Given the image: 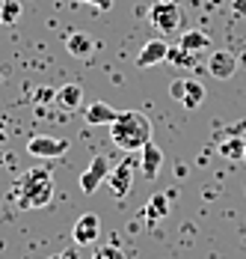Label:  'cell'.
Instances as JSON below:
<instances>
[{"label": "cell", "mask_w": 246, "mask_h": 259, "mask_svg": "<svg viewBox=\"0 0 246 259\" xmlns=\"http://www.w3.org/2000/svg\"><path fill=\"white\" fill-rule=\"evenodd\" d=\"M53 259H77V247H72V250H66L63 256H53Z\"/></svg>", "instance_id": "25"}, {"label": "cell", "mask_w": 246, "mask_h": 259, "mask_svg": "<svg viewBox=\"0 0 246 259\" xmlns=\"http://www.w3.org/2000/svg\"><path fill=\"white\" fill-rule=\"evenodd\" d=\"M98 235H101V218L95 214V211H86V214L77 218V224H74V230H72L74 244L89 247V244L98 241Z\"/></svg>", "instance_id": "6"}, {"label": "cell", "mask_w": 246, "mask_h": 259, "mask_svg": "<svg viewBox=\"0 0 246 259\" xmlns=\"http://www.w3.org/2000/svg\"><path fill=\"white\" fill-rule=\"evenodd\" d=\"M196 54H190L187 48H181V45H169V51H166V63H172V66H181V69H190V66H196Z\"/></svg>", "instance_id": "17"}, {"label": "cell", "mask_w": 246, "mask_h": 259, "mask_svg": "<svg viewBox=\"0 0 246 259\" xmlns=\"http://www.w3.org/2000/svg\"><path fill=\"white\" fill-rule=\"evenodd\" d=\"M148 24L154 27L157 33H178L184 24V9L181 0H154L148 6Z\"/></svg>", "instance_id": "3"}, {"label": "cell", "mask_w": 246, "mask_h": 259, "mask_svg": "<svg viewBox=\"0 0 246 259\" xmlns=\"http://www.w3.org/2000/svg\"><path fill=\"white\" fill-rule=\"evenodd\" d=\"M110 170H113L110 161H107L104 155H95L89 164H86V170L80 173V191H83V194H95L98 185L110 176Z\"/></svg>", "instance_id": "5"}, {"label": "cell", "mask_w": 246, "mask_h": 259, "mask_svg": "<svg viewBox=\"0 0 246 259\" xmlns=\"http://www.w3.org/2000/svg\"><path fill=\"white\" fill-rule=\"evenodd\" d=\"M18 18H21V3L18 0H0V21L15 24Z\"/></svg>", "instance_id": "19"}, {"label": "cell", "mask_w": 246, "mask_h": 259, "mask_svg": "<svg viewBox=\"0 0 246 259\" xmlns=\"http://www.w3.org/2000/svg\"><path fill=\"white\" fill-rule=\"evenodd\" d=\"M50 99H56L53 90H39V93H36V102H50Z\"/></svg>", "instance_id": "23"}, {"label": "cell", "mask_w": 246, "mask_h": 259, "mask_svg": "<svg viewBox=\"0 0 246 259\" xmlns=\"http://www.w3.org/2000/svg\"><path fill=\"white\" fill-rule=\"evenodd\" d=\"M53 102L59 104L63 110H77V107L83 104V87H80V83H66V87H59Z\"/></svg>", "instance_id": "13"}, {"label": "cell", "mask_w": 246, "mask_h": 259, "mask_svg": "<svg viewBox=\"0 0 246 259\" xmlns=\"http://www.w3.org/2000/svg\"><path fill=\"white\" fill-rule=\"evenodd\" d=\"M243 152H246V140H240V137H231V140H222V143H220V155L222 158L240 161Z\"/></svg>", "instance_id": "18"}, {"label": "cell", "mask_w": 246, "mask_h": 259, "mask_svg": "<svg viewBox=\"0 0 246 259\" xmlns=\"http://www.w3.org/2000/svg\"><path fill=\"white\" fill-rule=\"evenodd\" d=\"M166 211H169V197L166 194H154L151 200H148V206H146V221L148 224H154V221H160V218H166Z\"/></svg>", "instance_id": "16"}, {"label": "cell", "mask_w": 246, "mask_h": 259, "mask_svg": "<svg viewBox=\"0 0 246 259\" xmlns=\"http://www.w3.org/2000/svg\"><path fill=\"white\" fill-rule=\"evenodd\" d=\"M77 3H89V6H95L98 12H110V9H113V0H77Z\"/></svg>", "instance_id": "22"}, {"label": "cell", "mask_w": 246, "mask_h": 259, "mask_svg": "<svg viewBox=\"0 0 246 259\" xmlns=\"http://www.w3.org/2000/svg\"><path fill=\"white\" fill-rule=\"evenodd\" d=\"M231 9H234V15H243L246 12V0H231Z\"/></svg>", "instance_id": "24"}, {"label": "cell", "mask_w": 246, "mask_h": 259, "mask_svg": "<svg viewBox=\"0 0 246 259\" xmlns=\"http://www.w3.org/2000/svg\"><path fill=\"white\" fill-rule=\"evenodd\" d=\"M27 152L33 158H59L69 152V140H63V137H33L27 143Z\"/></svg>", "instance_id": "7"}, {"label": "cell", "mask_w": 246, "mask_h": 259, "mask_svg": "<svg viewBox=\"0 0 246 259\" xmlns=\"http://www.w3.org/2000/svg\"><path fill=\"white\" fill-rule=\"evenodd\" d=\"M166 51H169V45H166L163 39L146 42V45L140 48V54H137V69H151V66L163 63V60H166Z\"/></svg>", "instance_id": "9"}, {"label": "cell", "mask_w": 246, "mask_h": 259, "mask_svg": "<svg viewBox=\"0 0 246 259\" xmlns=\"http://www.w3.org/2000/svg\"><path fill=\"white\" fill-rule=\"evenodd\" d=\"M137 167H140V158L137 155H125L119 164H116V170H110V188H113V194H116V200H125L128 197V191H131V185H134V173H137Z\"/></svg>", "instance_id": "4"}, {"label": "cell", "mask_w": 246, "mask_h": 259, "mask_svg": "<svg viewBox=\"0 0 246 259\" xmlns=\"http://www.w3.org/2000/svg\"><path fill=\"white\" fill-rule=\"evenodd\" d=\"M116 116H119V110H113L107 102H92L83 110V119H86L89 125H113Z\"/></svg>", "instance_id": "12"}, {"label": "cell", "mask_w": 246, "mask_h": 259, "mask_svg": "<svg viewBox=\"0 0 246 259\" xmlns=\"http://www.w3.org/2000/svg\"><path fill=\"white\" fill-rule=\"evenodd\" d=\"M15 206L33 211V208H45L53 200V173L48 167H33L24 170L15 182Z\"/></svg>", "instance_id": "1"}, {"label": "cell", "mask_w": 246, "mask_h": 259, "mask_svg": "<svg viewBox=\"0 0 246 259\" xmlns=\"http://www.w3.org/2000/svg\"><path fill=\"white\" fill-rule=\"evenodd\" d=\"M110 140L125 152H140L151 140V122L140 110H119L116 122L110 125Z\"/></svg>", "instance_id": "2"}, {"label": "cell", "mask_w": 246, "mask_h": 259, "mask_svg": "<svg viewBox=\"0 0 246 259\" xmlns=\"http://www.w3.org/2000/svg\"><path fill=\"white\" fill-rule=\"evenodd\" d=\"M243 161H246V152H243Z\"/></svg>", "instance_id": "27"}, {"label": "cell", "mask_w": 246, "mask_h": 259, "mask_svg": "<svg viewBox=\"0 0 246 259\" xmlns=\"http://www.w3.org/2000/svg\"><path fill=\"white\" fill-rule=\"evenodd\" d=\"M92 259H128V256H125V250L119 244H101V247H95Z\"/></svg>", "instance_id": "20"}, {"label": "cell", "mask_w": 246, "mask_h": 259, "mask_svg": "<svg viewBox=\"0 0 246 259\" xmlns=\"http://www.w3.org/2000/svg\"><path fill=\"white\" fill-rule=\"evenodd\" d=\"M66 51L77 57V60H83V57H89V54L95 51V42H92V36L89 33H83V30H72L69 36H66Z\"/></svg>", "instance_id": "11"}, {"label": "cell", "mask_w": 246, "mask_h": 259, "mask_svg": "<svg viewBox=\"0 0 246 259\" xmlns=\"http://www.w3.org/2000/svg\"><path fill=\"white\" fill-rule=\"evenodd\" d=\"M178 45L187 48L190 54H199V51H208L211 48V36L202 33V30H187V33H181V42Z\"/></svg>", "instance_id": "14"}, {"label": "cell", "mask_w": 246, "mask_h": 259, "mask_svg": "<svg viewBox=\"0 0 246 259\" xmlns=\"http://www.w3.org/2000/svg\"><path fill=\"white\" fill-rule=\"evenodd\" d=\"M3 140H6V131H3V125H0V143H3Z\"/></svg>", "instance_id": "26"}, {"label": "cell", "mask_w": 246, "mask_h": 259, "mask_svg": "<svg viewBox=\"0 0 246 259\" xmlns=\"http://www.w3.org/2000/svg\"><path fill=\"white\" fill-rule=\"evenodd\" d=\"M169 96H172L175 102H181V96H184V78H175L169 83Z\"/></svg>", "instance_id": "21"}, {"label": "cell", "mask_w": 246, "mask_h": 259, "mask_svg": "<svg viewBox=\"0 0 246 259\" xmlns=\"http://www.w3.org/2000/svg\"><path fill=\"white\" fill-rule=\"evenodd\" d=\"M205 102V87L193 78H184V96H181V104L187 110H196L199 104Z\"/></svg>", "instance_id": "15"}, {"label": "cell", "mask_w": 246, "mask_h": 259, "mask_svg": "<svg viewBox=\"0 0 246 259\" xmlns=\"http://www.w3.org/2000/svg\"><path fill=\"white\" fill-rule=\"evenodd\" d=\"M160 164H163V152L148 140L146 146L140 149V173H143V179H157V170H160Z\"/></svg>", "instance_id": "10"}, {"label": "cell", "mask_w": 246, "mask_h": 259, "mask_svg": "<svg viewBox=\"0 0 246 259\" xmlns=\"http://www.w3.org/2000/svg\"><path fill=\"white\" fill-rule=\"evenodd\" d=\"M208 72H211V78H217V80H228L237 72V57L231 51H214L211 60H208Z\"/></svg>", "instance_id": "8"}]
</instances>
